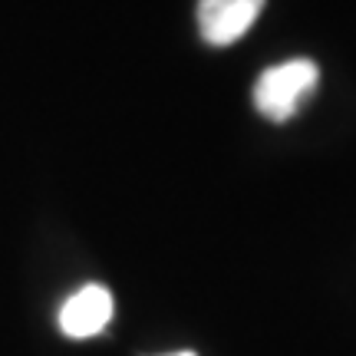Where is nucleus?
Wrapping results in <instances>:
<instances>
[{"mask_svg": "<svg viewBox=\"0 0 356 356\" xmlns=\"http://www.w3.org/2000/svg\"><path fill=\"white\" fill-rule=\"evenodd\" d=\"M264 10V0H202L198 3V30L204 43L231 47L254 26Z\"/></svg>", "mask_w": 356, "mask_h": 356, "instance_id": "nucleus-2", "label": "nucleus"}, {"mask_svg": "<svg viewBox=\"0 0 356 356\" xmlns=\"http://www.w3.org/2000/svg\"><path fill=\"white\" fill-rule=\"evenodd\" d=\"M317 83H320V66L314 60H307V56L270 66L254 83L257 113L270 119V122H287L314 96Z\"/></svg>", "mask_w": 356, "mask_h": 356, "instance_id": "nucleus-1", "label": "nucleus"}, {"mask_svg": "<svg viewBox=\"0 0 356 356\" xmlns=\"http://www.w3.org/2000/svg\"><path fill=\"white\" fill-rule=\"evenodd\" d=\"M172 356H195L191 350H181V353H172Z\"/></svg>", "mask_w": 356, "mask_h": 356, "instance_id": "nucleus-4", "label": "nucleus"}, {"mask_svg": "<svg viewBox=\"0 0 356 356\" xmlns=\"http://www.w3.org/2000/svg\"><path fill=\"white\" fill-rule=\"evenodd\" d=\"M113 320V293L102 284H86L60 310V330L73 340H89L109 327Z\"/></svg>", "mask_w": 356, "mask_h": 356, "instance_id": "nucleus-3", "label": "nucleus"}]
</instances>
